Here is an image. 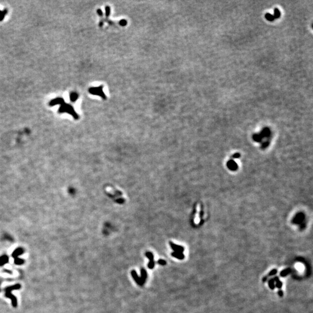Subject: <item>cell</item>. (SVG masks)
I'll list each match as a JSON object with an SVG mask.
<instances>
[{
  "label": "cell",
  "mask_w": 313,
  "mask_h": 313,
  "mask_svg": "<svg viewBox=\"0 0 313 313\" xmlns=\"http://www.w3.org/2000/svg\"><path fill=\"white\" fill-rule=\"evenodd\" d=\"M20 288H21L20 284H15V285L9 286V287H6L5 289V296H6V298L10 299L11 300L12 306H13V307H15V308L17 307V300L16 298L13 295H12L11 292H12V291L18 290V289H20Z\"/></svg>",
  "instance_id": "6da1fadb"
},
{
  "label": "cell",
  "mask_w": 313,
  "mask_h": 313,
  "mask_svg": "<svg viewBox=\"0 0 313 313\" xmlns=\"http://www.w3.org/2000/svg\"><path fill=\"white\" fill-rule=\"evenodd\" d=\"M24 252V250L22 248H17L12 253V258L14 259V263L16 265L20 266L24 263V260L19 258L20 255Z\"/></svg>",
  "instance_id": "7a4b0ae2"
},
{
  "label": "cell",
  "mask_w": 313,
  "mask_h": 313,
  "mask_svg": "<svg viewBox=\"0 0 313 313\" xmlns=\"http://www.w3.org/2000/svg\"><path fill=\"white\" fill-rule=\"evenodd\" d=\"M59 113H64V112L68 113L69 114L72 115V116H73L75 119H78V115H77V113L75 112V111L74 110V109L73 108V107H71V106L69 105V104H65L64 103H62V104H61L60 107L59 108Z\"/></svg>",
  "instance_id": "3957f363"
},
{
  "label": "cell",
  "mask_w": 313,
  "mask_h": 313,
  "mask_svg": "<svg viewBox=\"0 0 313 313\" xmlns=\"http://www.w3.org/2000/svg\"><path fill=\"white\" fill-rule=\"evenodd\" d=\"M110 191H108V194H110V197H113L114 199L117 201V202H122L124 201V198H122V195L121 192L119 191H111L110 188H109Z\"/></svg>",
  "instance_id": "277c9868"
},
{
  "label": "cell",
  "mask_w": 313,
  "mask_h": 313,
  "mask_svg": "<svg viewBox=\"0 0 313 313\" xmlns=\"http://www.w3.org/2000/svg\"><path fill=\"white\" fill-rule=\"evenodd\" d=\"M145 256L149 259V262L148 263V265H147L149 269H153L154 267V266H155V262L154 260L153 253L151 252H147L145 253Z\"/></svg>",
  "instance_id": "5b68a950"
},
{
  "label": "cell",
  "mask_w": 313,
  "mask_h": 313,
  "mask_svg": "<svg viewBox=\"0 0 313 313\" xmlns=\"http://www.w3.org/2000/svg\"><path fill=\"white\" fill-rule=\"evenodd\" d=\"M89 92H90V93H92V94L100 95V96H102L103 99L106 98L105 95H104V93L103 92V88H102V87H98V88H92L89 89Z\"/></svg>",
  "instance_id": "8992f818"
},
{
  "label": "cell",
  "mask_w": 313,
  "mask_h": 313,
  "mask_svg": "<svg viewBox=\"0 0 313 313\" xmlns=\"http://www.w3.org/2000/svg\"><path fill=\"white\" fill-rule=\"evenodd\" d=\"M169 245L172 249L174 251V252L183 253V252L184 251V248L182 246L174 244L172 242H169Z\"/></svg>",
  "instance_id": "52a82bcc"
},
{
  "label": "cell",
  "mask_w": 313,
  "mask_h": 313,
  "mask_svg": "<svg viewBox=\"0 0 313 313\" xmlns=\"http://www.w3.org/2000/svg\"><path fill=\"white\" fill-rule=\"evenodd\" d=\"M140 274H141V276H140V280H141L142 285H143L144 284H145L146 281L147 277V271L145 269L142 268V269L140 270Z\"/></svg>",
  "instance_id": "ba28073f"
},
{
  "label": "cell",
  "mask_w": 313,
  "mask_h": 313,
  "mask_svg": "<svg viewBox=\"0 0 313 313\" xmlns=\"http://www.w3.org/2000/svg\"><path fill=\"white\" fill-rule=\"evenodd\" d=\"M131 275H132L133 278L134 280L135 281V282L137 283L138 285H139L140 286H143L142 284V282L141 280H140V278L139 276H138L137 273L135 270H132L131 271Z\"/></svg>",
  "instance_id": "9c48e42d"
},
{
  "label": "cell",
  "mask_w": 313,
  "mask_h": 313,
  "mask_svg": "<svg viewBox=\"0 0 313 313\" xmlns=\"http://www.w3.org/2000/svg\"><path fill=\"white\" fill-rule=\"evenodd\" d=\"M9 262V257L6 255L0 256V267L5 265Z\"/></svg>",
  "instance_id": "30bf717a"
},
{
  "label": "cell",
  "mask_w": 313,
  "mask_h": 313,
  "mask_svg": "<svg viewBox=\"0 0 313 313\" xmlns=\"http://www.w3.org/2000/svg\"><path fill=\"white\" fill-rule=\"evenodd\" d=\"M171 255L174 258H175L176 259H178L179 260H183V259H184V255L183 254V253H181V252H173L171 253Z\"/></svg>",
  "instance_id": "8fae6325"
},
{
  "label": "cell",
  "mask_w": 313,
  "mask_h": 313,
  "mask_svg": "<svg viewBox=\"0 0 313 313\" xmlns=\"http://www.w3.org/2000/svg\"><path fill=\"white\" fill-rule=\"evenodd\" d=\"M63 103H64V100L62 98H56V99H55L52 100V101L50 102L49 105L54 106V105H56V104H62Z\"/></svg>",
  "instance_id": "7c38bea8"
},
{
  "label": "cell",
  "mask_w": 313,
  "mask_h": 313,
  "mask_svg": "<svg viewBox=\"0 0 313 313\" xmlns=\"http://www.w3.org/2000/svg\"><path fill=\"white\" fill-rule=\"evenodd\" d=\"M291 270L290 269H287L284 270H282L281 272L280 273V276H281V277H284L287 276V275H288L289 274V273L291 272Z\"/></svg>",
  "instance_id": "4fadbf2b"
},
{
  "label": "cell",
  "mask_w": 313,
  "mask_h": 313,
  "mask_svg": "<svg viewBox=\"0 0 313 313\" xmlns=\"http://www.w3.org/2000/svg\"><path fill=\"white\" fill-rule=\"evenodd\" d=\"M274 281H276V287L278 288L279 289H281L282 286V283L281 281H280L279 280V278L278 277H274Z\"/></svg>",
  "instance_id": "5bb4252c"
},
{
  "label": "cell",
  "mask_w": 313,
  "mask_h": 313,
  "mask_svg": "<svg viewBox=\"0 0 313 313\" xmlns=\"http://www.w3.org/2000/svg\"><path fill=\"white\" fill-rule=\"evenodd\" d=\"M78 99V95L76 93H72L70 95V99L71 101L75 102Z\"/></svg>",
  "instance_id": "9a60e30c"
},
{
  "label": "cell",
  "mask_w": 313,
  "mask_h": 313,
  "mask_svg": "<svg viewBox=\"0 0 313 313\" xmlns=\"http://www.w3.org/2000/svg\"><path fill=\"white\" fill-rule=\"evenodd\" d=\"M274 282H275V281H274V278L271 279V280L269 281V287H270V289H274V288H275Z\"/></svg>",
  "instance_id": "2e32d148"
},
{
  "label": "cell",
  "mask_w": 313,
  "mask_h": 313,
  "mask_svg": "<svg viewBox=\"0 0 313 313\" xmlns=\"http://www.w3.org/2000/svg\"><path fill=\"white\" fill-rule=\"evenodd\" d=\"M6 13V10H5L4 11H1V10H0V21L2 20Z\"/></svg>",
  "instance_id": "e0dca14e"
},
{
  "label": "cell",
  "mask_w": 313,
  "mask_h": 313,
  "mask_svg": "<svg viewBox=\"0 0 313 313\" xmlns=\"http://www.w3.org/2000/svg\"><path fill=\"white\" fill-rule=\"evenodd\" d=\"M266 17L267 18V20H270V21L273 20H274V16H273V15H271V14H270V13H267V14H266Z\"/></svg>",
  "instance_id": "ac0fdd59"
},
{
  "label": "cell",
  "mask_w": 313,
  "mask_h": 313,
  "mask_svg": "<svg viewBox=\"0 0 313 313\" xmlns=\"http://www.w3.org/2000/svg\"><path fill=\"white\" fill-rule=\"evenodd\" d=\"M157 263L160 264V265L165 266V265H166V261H165L163 259H159L157 261Z\"/></svg>",
  "instance_id": "d6986e66"
},
{
  "label": "cell",
  "mask_w": 313,
  "mask_h": 313,
  "mask_svg": "<svg viewBox=\"0 0 313 313\" xmlns=\"http://www.w3.org/2000/svg\"><path fill=\"white\" fill-rule=\"evenodd\" d=\"M277 270H276V269H274V270H271V271H270V272L269 273V276H274V275H275L276 274H277Z\"/></svg>",
  "instance_id": "ffe728a7"
},
{
  "label": "cell",
  "mask_w": 313,
  "mask_h": 313,
  "mask_svg": "<svg viewBox=\"0 0 313 313\" xmlns=\"http://www.w3.org/2000/svg\"><path fill=\"white\" fill-rule=\"evenodd\" d=\"M274 14H275V17H278L279 16H280V12H279L278 9H275Z\"/></svg>",
  "instance_id": "44dd1931"
},
{
  "label": "cell",
  "mask_w": 313,
  "mask_h": 313,
  "mask_svg": "<svg viewBox=\"0 0 313 313\" xmlns=\"http://www.w3.org/2000/svg\"><path fill=\"white\" fill-rule=\"evenodd\" d=\"M278 294H279V295H280V296H281V297L283 296V292H282V291H281V290L279 291H278Z\"/></svg>",
  "instance_id": "7402d4cb"
},
{
  "label": "cell",
  "mask_w": 313,
  "mask_h": 313,
  "mask_svg": "<svg viewBox=\"0 0 313 313\" xmlns=\"http://www.w3.org/2000/svg\"><path fill=\"white\" fill-rule=\"evenodd\" d=\"M121 22L122 23H121V25H122V26H125V25L126 24V23H127V22H126V21L124 20H121Z\"/></svg>",
  "instance_id": "603a6c76"
},
{
  "label": "cell",
  "mask_w": 313,
  "mask_h": 313,
  "mask_svg": "<svg viewBox=\"0 0 313 313\" xmlns=\"http://www.w3.org/2000/svg\"><path fill=\"white\" fill-rule=\"evenodd\" d=\"M0 284H1V283H0ZM0 291H1V289H0Z\"/></svg>",
  "instance_id": "cb8c5ba5"
}]
</instances>
